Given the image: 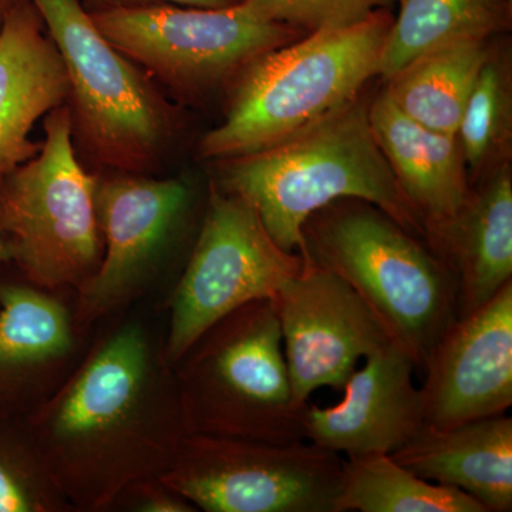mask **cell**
I'll use <instances>...</instances> for the list:
<instances>
[{"label": "cell", "instance_id": "10", "mask_svg": "<svg viewBox=\"0 0 512 512\" xmlns=\"http://www.w3.org/2000/svg\"><path fill=\"white\" fill-rule=\"evenodd\" d=\"M342 464L311 441L184 434L160 477L198 511L338 512Z\"/></svg>", "mask_w": 512, "mask_h": 512}, {"label": "cell", "instance_id": "11", "mask_svg": "<svg viewBox=\"0 0 512 512\" xmlns=\"http://www.w3.org/2000/svg\"><path fill=\"white\" fill-rule=\"evenodd\" d=\"M191 185L180 178L109 171L97 185V210L104 254L96 274L77 289V328L117 318L147 295L164 258L190 217Z\"/></svg>", "mask_w": 512, "mask_h": 512}, {"label": "cell", "instance_id": "5", "mask_svg": "<svg viewBox=\"0 0 512 512\" xmlns=\"http://www.w3.org/2000/svg\"><path fill=\"white\" fill-rule=\"evenodd\" d=\"M173 372L185 434L305 440L309 403L293 393L272 299L247 303L218 320Z\"/></svg>", "mask_w": 512, "mask_h": 512}, {"label": "cell", "instance_id": "28", "mask_svg": "<svg viewBox=\"0 0 512 512\" xmlns=\"http://www.w3.org/2000/svg\"><path fill=\"white\" fill-rule=\"evenodd\" d=\"M20 2H22V0H0V32H2L3 25H5L9 13L12 12Z\"/></svg>", "mask_w": 512, "mask_h": 512}, {"label": "cell", "instance_id": "22", "mask_svg": "<svg viewBox=\"0 0 512 512\" xmlns=\"http://www.w3.org/2000/svg\"><path fill=\"white\" fill-rule=\"evenodd\" d=\"M487 512L476 498L424 480L390 454L343 458L338 512Z\"/></svg>", "mask_w": 512, "mask_h": 512}, {"label": "cell", "instance_id": "6", "mask_svg": "<svg viewBox=\"0 0 512 512\" xmlns=\"http://www.w3.org/2000/svg\"><path fill=\"white\" fill-rule=\"evenodd\" d=\"M30 2L62 56L73 137L106 170H153L177 136V111L106 39L80 0Z\"/></svg>", "mask_w": 512, "mask_h": 512}, {"label": "cell", "instance_id": "25", "mask_svg": "<svg viewBox=\"0 0 512 512\" xmlns=\"http://www.w3.org/2000/svg\"><path fill=\"white\" fill-rule=\"evenodd\" d=\"M256 13L305 33L342 29L362 22L396 0H239Z\"/></svg>", "mask_w": 512, "mask_h": 512}, {"label": "cell", "instance_id": "4", "mask_svg": "<svg viewBox=\"0 0 512 512\" xmlns=\"http://www.w3.org/2000/svg\"><path fill=\"white\" fill-rule=\"evenodd\" d=\"M302 235V258L340 276L423 370L458 318L456 278L429 244L357 198L316 211Z\"/></svg>", "mask_w": 512, "mask_h": 512}, {"label": "cell", "instance_id": "8", "mask_svg": "<svg viewBox=\"0 0 512 512\" xmlns=\"http://www.w3.org/2000/svg\"><path fill=\"white\" fill-rule=\"evenodd\" d=\"M109 42L183 99L224 90L256 59L309 35L238 3L228 8L158 5L90 12Z\"/></svg>", "mask_w": 512, "mask_h": 512}, {"label": "cell", "instance_id": "20", "mask_svg": "<svg viewBox=\"0 0 512 512\" xmlns=\"http://www.w3.org/2000/svg\"><path fill=\"white\" fill-rule=\"evenodd\" d=\"M494 39L467 37L434 47L384 80V93L421 126L457 136L468 97Z\"/></svg>", "mask_w": 512, "mask_h": 512}, {"label": "cell", "instance_id": "14", "mask_svg": "<svg viewBox=\"0 0 512 512\" xmlns=\"http://www.w3.org/2000/svg\"><path fill=\"white\" fill-rule=\"evenodd\" d=\"M86 333L56 292L0 281V416L25 420L82 360Z\"/></svg>", "mask_w": 512, "mask_h": 512}, {"label": "cell", "instance_id": "19", "mask_svg": "<svg viewBox=\"0 0 512 512\" xmlns=\"http://www.w3.org/2000/svg\"><path fill=\"white\" fill-rule=\"evenodd\" d=\"M390 456L424 480L471 495L487 512L512 510V419L507 414L453 427L424 424Z\"/></svg>", "mask_w": 512, "mask_h": 512}, {"label": "cell", "instance_id": "12", "mask_svg": "<svg viewBox=\"0 0 512 512\" xmlns=\"http://www.w3.org/2000/svg\"><path fill=\"white\" fill-rule=\"evenodd\" d=\"M293 393L302 403L322 387L342 392L389 332L340 276L303 259L274 299Z\"/></svg>", "mask_w": 512, "mask_h": 512}, {"label": "cell", "instance_id": "17", "mask_svg": "<svg viewBox=\"0 0 512 512\" xmlns=\"http://www.w3.org/2000/svg\"><path fill=\"white\" fill-rule=\"evenodd\" d=\"M369 121L397 184L423 222L429 244L470 197L460 141L410 119L383 89L369 101Z\"/></svg>", "mask_w": 512, "mask_h": 512}, {"label": "cell", "instance_id": "29", "mask_svg": "<svg viewBox=\"0 0 512 512\" xmlns=\"http://www.w3.org/2000/svg\"><path fill=\"white\" fill-rule=\"evenodd\" d=\"M10 264L9 249L5 242L0 239V266Z\"/></svg>", "mask_w": 512, "mask_h": 512}, {"label": "cell", "instance_id": "27", "mask_svg": "<svg viewBox=\"0 0 512 512\" xmlns=\"http://www.w3.org/2000/svg\"><path fill=\"white\" fill-rule=\"evenodd\" d=\"M97 9H133L147 8V6L178 5L191 6V8H228L238 5L239 0H93Z\"/></svg>", "mask_w": 512, "mask_h": 512}, {"label": "cell", "instance_id": "24", "mask_svg": "<svg viewBox=\"0 0 512 512\" xmlns=\"http://www.w3.org/2000/svg\"><path fill=\"white\" fill-rule=\"evenodd\" d=\"M0 512H73L25 420L0 416Z\"/></svg>", "mask_w": 512, "mask_h": 512}, {"label": "cell", "instance_id": "16", "mask_svg": "<svg viewBox=\"0 0 512 512\" xmlns=\"http://www.w3.org/2000/svg\"><path fill=\"white\" fill-rule=\"evenodd\" d=\"M67 96L59 49L33 3L22 0L0 32V181L39 153L30 133Z\"/></svg>", "mask_w": 512, "mask_h": 512}, {"label": "cell", "instance_id": "21", "mask_svg": "<svg viewBox=\"0 0 512 512\" xmlns=\"http://www.w3.org/2000/svg\"><path fill=\"white\" fill-rule=\"evenodd\" d=\"M379 77L387 80L434 47L467 37L504 36L512 28V0H396Z\"/></svg>", "mask_w": 512, "mask_h": 512}, {"label": "cell", "instance_id": "1", "mask_svg": "<svg viewBox=\"0 0 512 512\" xmlns=\"http://www.w3.org/2000/svg\"><path fill=\"white\" fill-rule=\"evenodd\" d=\"M110 320L25 419L73 511H113L128 484L167 470L185 434L164 336L136 316Z\"/></svg>", "mask_w": 512, "mask_h": 512}, {"label": "cell", "instance_id": "18", "mask_svg": "<svg viewBox=\"0 0 512 512\" xmlns=\"http://www.w3.org/2000/svg\"><path fill=\"white\" fill-rule=\"evenodd\" d=\"M429 247L456 278L458 316L476 311L512 281L511 163L471 185L466 205Z\"/></svg>", "mask_w": 512, "mask_h": 512}, {"label": "cell", "instance_id": "13", "mask_svg": "<svg viewBox=\"0 0 512 512\" xmlns=\"http://www.w3.org/2000/svg\"><path fill=\"white\" fill-rule=\"evenodd\" d=\"M424 421L453 427L507 414L512 406V281L476 311L458 316L426 366Z\"/></svg>", "mask_w": 512, "mask_h": 512}, {"label": "cell", "instance_id": "9", "mask_svg": "<svg viewBox=\"0 0 512 512\" xmlns=\"http://www.w3.org/2000/svg\"><path fill=\"white\" fill-rule=\"evenodd\" d=\"M303 258L276 244L248 201L210 183L200 229L167 299L165 362L173 369L202 333L241 306L276 293Z\"/></svg>", "mask_w": 512, "mask_h": 512}, {"label": "cell", "instance_id": "3", "mask_svg": "<svg viewBox=\"0 0 512 512\" xmlns=\"http://www.w3.org/2000/svg\"><path fill=\"white\" fill-rule=\"evenodd\" d=\"M393 19L392 10L379 9L256 59L225 92L224 120L202 136L200 156L221 161L265 150L356 99L379 77Z\"/></svg>", "mask_w": 512, "mask_h": 512}, {"label": "cell", "instance_id": "23", "mask_svg": "<svg viewBox=\"0 0 512 512\" xmlns=\"http://www.w3.org/2000/svg\"><path fill=\"white\" fill-rule=\"evenodd\" d=\"M457 138L470 185L512 157V56L507 35L495 37L463 111Z\"/></svg>", "mask_w": 512, "mask_h": 512}, {"label": "cell", "instance_id": "7", "mask_svg": "<svg viewBox=\"0 0 512 512\" xmlns=\"http://www.w3.org/2000/svg\"><path fill=\"white\" fill-rule=\"evenodd\" d=\"M43 127L39 153L0 181V239L26 282L76 292L103 259L100 174L77 157L67 104L50 111Z\"/></svg>", "mask_w": 512, "mask_h": 512}, {"label": "cell", "instance_id": "26", "mask_svg": "<svg viewBox=\"0 0 512 512\" xmlns=\"http://www.w3.org/2000/svg\"><path fill=\"white\" fill-rule=\"evenodd\" d=\"M113 510L133 512L198 511L183 495L165 483L160 476H148L128 484L117 497Z\"/></svg>", "mask_w": 512, "mask_h": 512}, {"label": "cell", "instance_id": "2", "mask_svg": "<svg viewBox=\"0 0 512 512\" xmlns=\"http://www.w3.org/2000/svg\"><path fill=\"white\" fill-rule=\"evenodd\" d=\"M215 163L211 183L248 201L285 251L301 254L305 222L342 198L376 205L426 241L423 222L377 146L362 94L275 146Z\"/></svg>", "mask_w": 512, "mask_h": 512}, {"label": "cell", "instance_id": "15", "mask_svg": "<svg viewBox=\"0 0 512 512\" xmlns=\"http://www.w3.org/2000/svg\"><path fill=\"white\" fill-rule=\"evenodd\" d=\"M416 369L410 353L390 340L357 367L335 406L308 404L305 440L339 456L392 454L426 424Z\"/></svg>", "mask_w": 512, "mask_h": 512}]
</instances>
